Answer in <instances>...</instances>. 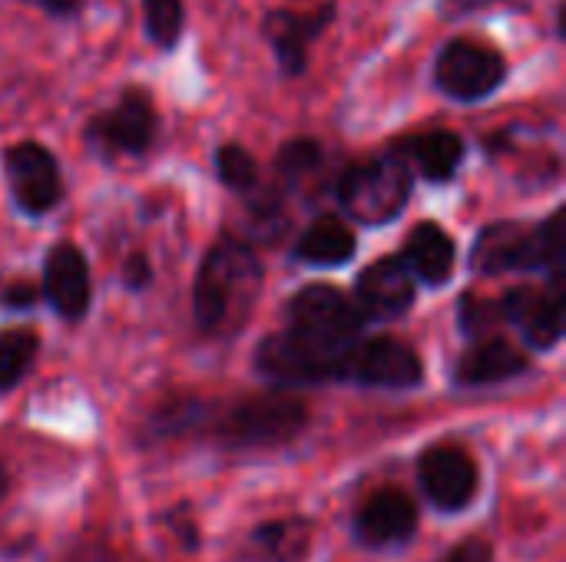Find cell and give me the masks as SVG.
<instances>
[{"label": "cell", "instance_id": "cell-2", "mask_svg": "<svg viewBox=\"0 0 566 562\" xmlns=\"http://www.w3.org/2000/svg\"><path fill=\"white\" fill-rule=\"evenodd\" d=\"M411 182V166L391 149L385 156L348 166L338 179V202L355 222L385 225L395 222L408 205Z\"/></svg>", "mask_w": 566, "mask_h": 562}, {"label": "cell", "instance_id": "cell-29", "mask_svg": "<svg viewBox=\"0 0 566 562\" xmlns=\"http://www.w3.org/2000/svg\"><path fill=\"white\" fill-rule=\"evenodd\" d=\"M33 301H36V285H30V282H17L3 291V305H10V308H27Z\"/></svg>", "mask_w": 566, "mask_h": 562}, {"label": "cell", "instance_id": "cell-20", "mask_svg": "<svg viewBox=\"0 0 566 562\" xmlns=\"http://www.w3.org/2000/svg\"><path fill=\"white\" fill-rule=\"evenodd\" d=\"M527 371V354L514 348L504 338H484L478 341L454 368V378L468 388H484V384H501Z\"/></svg>", "mask_w": 566, "mask_h": 562}, {"label": "cell", "instance_id": "cell-16", "mask_svg": "<svg viewBox=\"0 0 566 562\" xmlns=\"http://www.w3.org/2000/svg\"><path fill=\"white\" fill-rule=\"evenodd\" d=\"M471 265L481 275H501V272H524L537 268V235L531 225L521 222H494L488 225L474 248Z\"/></svg>", "mask_w": 566, "mask_h": 562}, {"label": "cell", "instance_id": "cell-28", "mask_svg": "<svg viewBox=\"0 0 566 562\" xmlns=\"http://www.w3.org/2000/svg\"><path fill=\"white\" fill-rule=\"evenodd\" d=\"M494 3H504V0H441V13L448 20H454V17H464V13H474V10H484Z\"/></svg>", "mask_w": 566, "mask_h": 562}, {"label": "cell", "instance_id": "cell-17", "mask_svg": "<svg viewBox=\"0 0 566 562\" xmlns=\"http://www.w3.org/2000/svg\"><path fill=\"white\" fill-rule=\"evenodd\" d=\"M312 550V523L308 520H272L245 533L229 562H305Z\"/></svg>", "mask_w": 566, "mask_h": 562}, {"label": "cell", "instance_id": "cell-21", "mask_svg": "<svg viewBox=\"0 0 566 562\" xmlns=\"http://www.w3.org/2000/svg\"><path fill=\"white\" fill-rule=\"evenodd\" d=\"M295 255L308 265H325V268L345 265L355 255V232L338 215H322L302 232Z\"/></svg>", "mask_w": 566, "mask_h": 562}, {"label": "cell", "instance_id": "cell-11", "mask_svg": "<svg viewBox=\"0 0 566 562\" xmlns=\"http://www.w3.org/2000/svg\"><path fill=\"white\" fill-rule=\"evenodd\" d=\"M418 480H421L424 497L438 510H448V513L464 510L481 487V474H478L474 457L454 444L428 447L418 460Z\"/></svg>", "mask_w": 566, "mask_h": 562}, {"label": "cell", "instance_id": "cell-19", "mask_svg": "<svg viewBox=\"0 0 566 562\" xmlns=\"http://www.w3.org/2000/svg\"><path fill=\"white\" fill-rule=\"evenodd\" d=\"M401 262L411 272V278H421L424 285H444L454 275V262H458L454 238L438 222H421L405 238Z\"/></svg>", "mask_w": 566, "mask_h": 562}, {"label": "cell", "instance_id": "cell-15", "mask_svg": "<svg viewBox=\"0 0 566 562\" xmlns=\"http://www.w3.org/2000/svg\"><path fill=\"white\" fill-rule=\"evenodd\" d=\"M415 527H418L415 500L398 487H385V490L371 494L365 500V507L358 510L355 537L371 550H385V547L408 543L415 537Z\"/></svg>", "mask_w": 566, "mask_h": 562}, {"label": "cell", "instance_id": "cell-22", "mask_svg": "<svg viewBox=\"0 0 566 562\" xmlns=\"http://www.w3.org/2000/svg\"><path fill=\"white\" fill-rule=\"evenodd\" d=\"M143 30L153 46L176 50L186 30V3L182 0H143Z\"/></svg>", "mask_w": 566, "mask_h": 562}, {"label": "cell", "instance_id": "cell-31", "mask_svg": "<svg viewBox=\"0 0 566 562\" xmlns=\"http://www.w3.org/2000/svg\"><path fill=\"white\" fill-rule=\"evenodd\" d=\"M30 3L43 7V10L53 13V17H70V13H76V10L83 7V0H30Z\"/></svg>", "mask_w": 566, "mask_h": 562}, {"label": "cell", "instance_id": "cell-26", "mask_svg": "<svg viewBox=\"0 0 566 562\" xmlns=\"http://www.w3.org/2000/svg\"><path fill=\"white\" fill-rule=\"evenodd\" d=\"M458 315H461V328L478 341H484L504 321L501 301H488V298H478V295H464Z\"/></svg>", "mask_w": 566, "mask_h": 562}, {"label": "cell", "instance_id": "cell-10", "mask_svg": "<svg viewBox=\"0 0 566 562\" xmlns=\"http://www.w3.org/2000/svg\"><path fill=\"white\" fill-rule=\"evenodd\" d=\"M338 3L325 0L315 10H272L262 20L265 43L272 46V56L279 60V70L285 76H302L308 66L312 43L325 33V26L335 20Z\"/></svg>", "mask_w": 566, "mask_h": 562}, {"label": "cell", "instance_id": "cell-14", "mask_svg": "<svg viewBox=\"0 0 566 562\" xmlns=\"http://www.w3.org/2000/svg\"><path fill=\"white\" fill-rule=\"evenodd\" d=\"M504 321L517 325L531 348L551 351L564 338V288H514L501 298Z\"/></svg>", "mask_w": 566, "mask_h": 562}, {"label": "cell", "instance_id": "cell-9", "mask_svg": "<svg viewBox=\"0 0 566 562\" xmlns=\"http://www.w3.org/2000/svg\"><path fill=\"white\" fill-rule=\"evenodd\" d=\"M3 172L20 212L43 215L63 195V179L53 152L40 142H17L3 152Z\"/></svg>", "mask_w": 566, "mask_h": 562}, {"label": "cell", "instance_id": "cell-8", "mask_svg": "<svg viewBox=\"0 0 566 562\" xmlns=\"http://www.w3.org/2000/svg\"><path fill=\"white\" fill-rule=\"evenodd\" d=\"M255 364L265 378L282 384H318V381L342 378L345 354L325 351L292 331H282V335H269L259 344Z\"/></svg>", "mask_w": 566, "mask_h": 562}, {"label": "cell", "instance_id": "cell-25", "mask_svg": "<svg viewBox=\"0 0 566 562\" xmlns=\"http://www.w3.org/2000/svg\"><path fill=\"white\" fill-rule=\"evenodd\" d=\"M322 162H325L322 146H318L315 139L302 136V139H292V142H285V146L279 149L275 172H279L285 182H292V185H295V182L308 179L312 172H318V169H322Z\"/></svg>", "mask_w": 566, "mask_h": 562}, {"label": "cell", "instance_id": "cell-18", "mask_svg": "<svg viewBox=\"0 0 566 562\" xmlns=\"http://www.w3.org/2000/svg\"><path fill=\"white\" fill-rule=\"evenodd\" d=\"M395 152L428 182H451L464 162V139L454 129H428L401 139Z\"/></svg>", "mask_w": 566, "mask_h": 562}, {"label": "cell", "instance_id": "cell-5", "mask_svg": "<svg viewBox=\"0 0 566 562\" xmlns=\"http://www.w3.org/2000/svg\"><path fill=\"white\" fill-rule=\"evenodd\" d=\"M358 308L332 285H308L289 301V331L335 354H348L361 331Z\"/></svg>", "mask_w": 566, "mask_h": 562}, {"label": "cell", "instance_id": "cell-7", "mask_svg": "<svg viewBox=\"0 0 566 562\" xmlns=\"http://www.w3.org/2000/svg\"><path fill=\"white\" fill-rule=\"evenodd\" d=\"M342 378L368 384V388L405 391V388L421 384L424 364L411 344L381 335V338H365V341L352 344V351L345 354V364H342Z\"/></svg>", "mask_w": 566, "mask_h": 562}, {"label": "cell", "instance_id": "cell-24", "mask_svg": "<svg viewBox=\"0 0 566 562\" xmlns=\"http://www.w3.org/2000/svg\"><path fill=\"white\" fill-rule=\"evenodd\" d=\"M216 176L222 185H229L239 195H249L259 189V162L239 142H226L216 149Z\"/></svg>", "mask_w": 566, "mask_h": 562}, {"label": "cell", "instance_id": "cell-33", "mask_svg": "<svg viewBox=\"0 0 566 562\" xmlns=\"http://www.w3.org/2000/svg\"><path fill=\"white\" fill-rule=\"evenodd\" d=\"M80 562H116V560H109V556H86V560H80Z\"/></svg>", "mask_w": 566, "mask_h": 562}, {"label": "cell", "instance_id": "cell-1", "mask_svg": "<svg viewBox=\"0 0 566 562\" xmlns=\"http://www.w3.org/2000/svg\"><path fill=\"white\" fill-rule=\"evenodd\" d=\"M259 295H262L259 255L249 248V242H239L232 235L219 238L202 258V268L192 285V315L199 331L212 338L235 335L255 311Z\"/></svg>", "mask_w": 566, "mask_h": 562}, {"label": "cell", "instance_id": "cell-30", "mask_svg": "<svg viewBox=\"0 0 566 562\" xmlns=\"http://www.w3.org/2000/svg\"><path fill=\"white\" fill-rule=\"evenodd\" d=\"M126 282H129L133 288H143V285L149 282V265H146L143 255H133V258L126 262Z\"/></svg>", "mask_w": 566, "mask_h": 562}, {"label": "cell", "instance_id": "cell-6", "mask_svg": "<svg viewBox=\"0 0 566 562\" xmlns=\"http://www.w3.org/2000/svg\"><path fill=\"white\" fill-rule=\"evenodd\" d=\"M159 132V116L146 89H123V96L86 123V146L99 159L143 156Z\"/></svg>", "mask_w": 566, "mask_h": 562}, {"label": "cell", "instance_id": "cell-32", "mask_svg": "<svg viewBox=\"0 0 566 562\" xmlns=\"http://www.w3.org/2000/svg\"><path fill=\"white\" fill-rule=\"evenodd\" d=\"M7 494V474H3V467H0V497Z\"/></svg>", "mask_w": 566, "mask_h": 562}, {"label": "cell", "instance_id": "cell-12", "mask_svg": "<svg viewBox=\"0 0 566 562\" xmlns=\"http://www.w3.org/2000/svg\"><path fill=\"white\" fill-rule=\"evenodd\" d=\"M415 305V278L401 258L371 262L355 285V308L371 321H395Z\"/></svg>", "mask_w": 566, "mask_h": 562}, {"label": "cell", "instance_id": "cell-13", "mask_svg": "<svg viewBox=\"0 0 566 562\" xmlns=\"http://www.w3.org/2000/svg\"><path fill=\"white\" fill-rule=\"evenodd\" d=\"M43 295L53 305V311L63 315L66 321H80L90 311V301H93L90 265H86L83 252L73 242H56L46 252Z\"/></svg>", "mask_w": 566, "mask_h": 562}, {"label": "cell", "instance_id": "cell-27", "mask_svg": "<svg viewBox=\"0 0 566 562\" xmlns=\"http://www.w3.org/2000/svg\"><path fill=\"white\" fill-rule=\"evenodd\" d=\"M444 562H494L491 560V547L484 540H468L461 547L451 550V556Z\"/></svg>", "mask_w": 566, "mask_h": 562}, {"label": "cell", "instance_id": "cell-3", "mask_svg": "<svg viewBox=\"0 0 566 562\" xmlns=\"http://www.w3.org/2000/svg\"><path fill=\"white\" fill-rule=\"evenodd\" d=\"M308 411L295 394H262L235 404L216 424L229 447H282L305 431Z\"/></svg>", "mask_w": 566, "mask_h": 562}, {"label": "cell", "instance_id": "cell-23", "mask_svg": "<svg viewBox=\"0 0 566 562\" xmlns=\"http://www.w3.org/2000/svg\"><path fill=\"white\" fill-rule=\"evenodd\" d=\"M36 358V335L30 328L0 331V391H10L23 381Z\"/></svg>", "mask_w": 566, "mask_h": 562}, {"label": "cell", "instance_id": "cell-4", "mask_svg": "<svg viewBox=\"0 0 566 562\" xmlns=\"http://www.w3.org/2000/svg\"><path fill=\"white\" fill-rule=\"evenodd\" d=\"M507 60L481 40H448L434 60V86L458 103H481L507 83Z\"/></svg>", "mask_w": 566, "mask_h": 562}]
</instances>
